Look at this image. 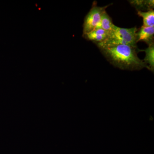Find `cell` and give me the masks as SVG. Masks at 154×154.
<instances>
[{"label": "cell", "instance_id": "cell-1", "mask_svg": "<svg viewBox=\"0 0 154 154\" xmlns=\"http://www.w3.org/2000/svg\"><path fill=\"white\" fill-rule=\"evenodd\" d=\"M102 54L111 64L122 70H148V66L137 55V47L125 45H108L98 47Z\"/></svg>", "mask_w": 154, "mask_h": 154}, {"label": "cell", "instance_id": "cell-2", "mask_svg": "<svg viewBox=\"0 0 154 154\" xmlns=\"http://www.w3.org/2000/svg\"><path fill=\"white\" fill-rule=\"evenodd\" d=\"M137 31L136 27L125 28H119L115 25L112 30L108 32V37L106 40L96 44L98 47L118 45H125L137 47Z\"/></svg>", "mask_w": 154, "mask_h": 154}, {"label": "cell", "instance_id": "cell-3", "mask_svg": "<svg viewBox=\"0 0 154 154\" xmlns=\"http://www.w3.org/2000/svg\"><path fill=\"white\" fill-rule=\"evenodd\" d=\"M110 5L99 7L96 2H93L92 8L84 20L83 35L91 32L96 28L100 22L102 14Z\"/></svg>", "mask_w": 154, "mask_h": 154}, {"label": "cell", "instance_id": "cell-4", "mask_svg": "<svg viewBox=\"0 0 154 154\" xmlns=\"http://www.w3.org/2000/svg\"><path fill=\"white\" fill-rule=\"evenodd\" d=\"M154 27L142 26L137 33V42L143 41L148 45L154 43Z\"/></svg>", "mask_w": 154, "mask_h": 154}, {"label": "cell", "instance_id": "cell-5", "mask_svg": "<svg viewBox=\"0 0 154 154\" xmlns=\"http://www.w3.org/2000/svg\"><path fill=\"white\" fill-rule=\"evenodd\" d=\"M108 32L105 30L98 28L94 29L89 33L83 35L87 40L93 41L96 44L100 43L105 41L108 37Z\"/></svg>", "mask_w": 154, "mask_h": 154}, {"label": "cell", "instance_id": "cell-6", "mask_svg": "<svg viewBox=\"0 0 154 154\" xmlns=\"http://www.w3.org/2000/svg\"><path fill=\"white\" fill-rule=\"evenodd\" d=\"M128 2L137 11H147L154 8L153 0H132Z\"/></svg>", "mask_w": 154, "mask_h": 154}, {"label": "cell", "instance_id": "cell-7", "mask_svg": "<svg viewBox=\"0 0 154 154\" xmlns=\"http://www.w3.org/2000/svg\"><path fill=\"white\" fill-rule=\"evenodd\" d=\"M148 47L146 49L140 50L144 51L146 56L143 60V62L148 66L149 70L154 72V43L148 45Z\"/></svg>", "mask_w": 154, "mask_h": 154}, {"label": "cell", "instance_id": "cell-8", "mask_svg": "<svg viewBox=\"0 0 154 154\" xmlns=\"http://www.w3.org/2000/svg\"><path fill=\"white\" fill-rule=\"evenodd\" d=\"M115 25L113 24L112 19L108 15L106 11L102 14L101 20L95 29L101 28L105 31L109 32L112 30Z\"/></svg>", "mask_w": 154, "mask_h": 154}, {"label": "cell", "instance_id": "cell-9", "mask_svg": "<svg viewBox=\"0 0 154 154\" xmlns=\"http://www.w3.org/2000/svg\"><path fill=\"white\" fill-rule=\"evenodd\" d=\"M137 15L143 19L144 27H154V11L153 10L142 12L137 11Z\"/></svg>", "mask_w": 154, "mask_h": 154}]
</instances>
